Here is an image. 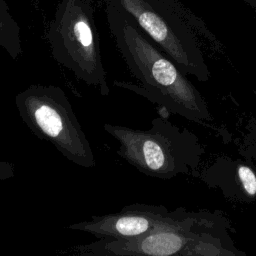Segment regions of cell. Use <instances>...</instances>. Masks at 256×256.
Here are the masks:
<instances>
[{
  "mask_svg": "<svg viewBox=\"0 0 256 256\" xmlns=\"http://www.w3.org/2000/svg\"><path fill=\"white\" fill-rule=\"evenodd\" d=\"M240 202L249 203L256 199V172L246 161H235Z\"/></svg>",
  "mask_w": 256,
  "mask_h": 256,
  "instance_id": "cell-8",
  "label": "cell"
},
{
  "mask_svg": "<svg viewBox=\"0 0 256 256\" xmlns=\"http://www.w3.org/2000/svg\"><path fill=\"white\" fill-rule=\"evenodd\" d=\"M174 215L164 205L134 203L120 211L92 216L68 226L71 230L90 233L100 239L130 240L152 232Z\"/></svg>",
  "mask_w": 256,
  "mask_h": 256,
  "instance_id": "cell-7",
  "label": "cell"
},
{
  "mask_svg": "<svg viewBox=\"0 0 256 256\" xmlns=\"http://www.w3.org/2000/svg\"><path fill=\"white\" fill-rule=\"evenodd\" d=\"M238 151L243 159L253 167L256 172V120L250 119L243 132Z\"/></svg>",
  "mask_w": 256,
  "mask_h": 256,
  "instance_id": "cell-9",
  "label": "cell"
},
{
  "mask_svg": "<svg viewBox=\"0 0 256 256\" xmlns=\"http://www.w3.org/2000/svg\"><path fill=\"white\" fill-rule=\"evenodd\" d=\"M15 105L22 121L38 138L78 166H95L92 147L61 87L32 84L16 95Z\"/></svg>",
  "mask_w": 256,
  "mask_h": 256,
  "instance_id": "cell-6",
  "label": "cell"
},
{
  "mask_svg": "<svg viewBox=\"0 0 256 256\" xmlns=\"http://www.w3.org/2000/svg\"><path fill=\"white\" fill-rule=\"evenodd\" d=\"M232 223L222 211L177 208L164 224L140 238L100 239L80 246L122 256H249L232 237Z\"/></svg>",
  "mask_w": 256,
  "mask_h": 256,
  "instance_id": "cell-2",
  "label": "cell"
},
{
  "mask_svg": "<svg viewBox=\"0 0 256 256\" xmlns=\"http://www.w3.org/2000/svg\"><path fill=\"white\" fill-rule=\"evenodd\" d=\"M46 38L51 56L59 65L102 96L109 95L93 0H56Z\"/></svg>",
  "mask_w": 256,
  "mask_h": 256,
  "instance_id": "cell-5",
  "label": "cell"
},
{
  "mask_svg": "<svg viewBox=\"0 0 256 256\" xmlns=\"http://www.w3.org/2000/svg\"><path fill=\"white\" fill-rule=\"evenodd\" d=\"M242 1H244L252 9H256V0H242Z\"/></svg>",
  "mask_w": 256,
  "mask_h": 256,
  "instance_id": "cell-12",
  "label": "cell"
},
{
  "mask_svg": "<svg viewBox=\"0 0 256 256\" xmlns=\"http://www.w3.org/2000/svg\"><path fill=\"white\" fill-rule=\"evenodd\" d=\"M104 130L119 142L116 153L141 173L163 180L195 172L205 152L197 136L163 116L147 130L105 123Z\"/></svg>",
  "mask_w": 256,
  "mask_h": 256,
  "instance_id": "cell-4",
  "label": "cell"
},
{
  "mask_svg": "<svg viewBox=\"0 0 256 256\" xmlns=\"http://www.w3.org/2000/svg\"><path fill=\"white\" fill-rule=\"evenodd\" d=\"M15 175V167L7 161H0V182L8 180Z\"/></svg>",
  "mask_w": 256,
  "mask_h": 256,
  "instance_id": "cell-10",
  "label": "cell"
},
{
  "mask_svg": "<svg viewBox=\"0 0 256 256\" xmlns=\"http://www.w3.org/2000/svg\"><path fill=\"white\" fill-rule=\"evenodd\" d=\"M78 254H74L71 256H122L118 254H114L112 252L101 250V249H82Z\"/></svg>",
  "mask_w": 256,
  "mask_h": 256,
  "instance_id": "cell-11",
  "label": "cell"
},
{
  "mask_svg": "<svg viewBox=\"0 0 256 256\" xmlns=\"http://www.w3.org/2000/svg\"><path fill=\"white\" fill-rule=\"evenodd\" d=\"M34 4H39L41 2V0H31Z\"/></svg>",
  "mask_w": 256,
  "mask_h": 256,
  "instance_id": "cell-13",
  "label": "cell"
},
{
  "mask_svg": "<svg viewBox=\"0 0 256 256\" xmlns=\"http://www.w3.org/2000/svg\"><path fill=\"white\" fill-rule=\"evenodd\" d=\"M105 13L117 49L139 82L113 84L147 98L169 113L198 124L210 122L212 117L205 99L175 62L127 14L106 4Z\"/></svg>",
  "mask_w": 256,
  "mask_h": 256,
  "instance_id": "cell-1",
  "label": "cell"
},
{
  "mask_svg": "<svg viewBox=\"0 0 256 256\" xmlns=\"http://www.w3.org/2000/svg\"><path fill=\"white\" fill-rule=\"evenodd\" d=\"M127 14L185 73L205 82L210 77L198 35L216 49L205 23L179 0H104Z\"/></svg>",
  "mask_w": 256,
  "mask_h": 256,
  "instance_id": "cell-3",
  "label": "cell"
}]
</instances>
